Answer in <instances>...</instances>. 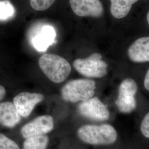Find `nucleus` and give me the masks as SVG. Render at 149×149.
I'll list each match as a JSON object with an SVG mask.
<instances>
[{
	"mask_svg": "<svg viewBox=\"0 0 149 149\" xmlns=\"http://www.w3.org/2000/svg\"><path fill=\"white\" fill-rule=\"evenodd\" d=\"M38 64L45 76L56 84L61 83L66 80L71 71L69 63L58 55L44 54L40 58Z\"/></svg>",
	"mask_w": 149,
	"mask_h": 149,
	"instance_id": "obj_2",
	"label": "nucleus"
},
{
	"mask_svg": "<svg viewBox=\"0 0 149 149\" xmlns=\"http://www.w3.org/2000/svg\"><path fill=\"white\" fill-rule=\"evenodd\" d=\"M146 22H147L148 25L149 27V10L147 13V15H146Z\"/></svg>",
	"mask_w": 149,
	"mask_h": 149,
	"instance_id": "obj_21",
	"label": "nucleus"
},
{
	"mask_svg": "<svg viewBox=\"0 0 149 149\" xmlns=\"http://www.w3.org/2000/svg\"><path fill=\"white\" fill-rule=\"evenodd\" d=\"M54 127L53 118L48 115H43L35 118L25 124L21 130L22 136L27 139L51 132Z\"/></svg>",
	"mask_w": 149,
	"mask_h": 149,
	"instance_id": "obj_8",
	"label": "nucleus"
},
{
	"mask_svg": "<svg viewBox=\"0 0 149 149\" xmlns=\"http://www.w3.org/2000/svg\"><path fill=\"white\" fill-rule=\"evenodd\" d=\"M21 120V116L17 112L13 103L5 102L0 103V125L12 128Z\"/></svg>",
	"mask_w": 149,
	"mask_h": 149,
	"instance_id": "obj_12",
	"label": "nucleus"
},
{
	"mask_svg": "<svg viewBox=\"0 0 149 149\" xmlns=\"http://www.w3.org/2000/svg\"><path fill=\"white\" fill-rule=\"evenodd\" d=\"M128 60L134 64L149 63V36L134 40L127 49Z\"/></svg>",
	"mask_w": 149,
	"mask_h": 149,
	"instance_id": "obj_9",
	"label": "nucleus"
},
{
	"mask_svg": "<svg viewBox=\"0 0 149 149\" xmlns=\"http://www.w3.org/2000/svg\"><path fill=\"white\" fill-rule=\"evenodd\" d=\"M49 139L45 135L35 136L26 139L23 149H47Z\"/></svg>",
	"mask_w": 149,
	"mask_h": 149,
	"instance_id": "obj_14",
	"label": "nucleus"
},
{
	"mask_svg": "<svg viewBox=\"0 0 149 149\" xmlns=\"http://www.w3.org/2000/svg\"><path fill=\"white\" fill-rule=\"evenodd\" d=\"M140 130L144 138L149 139V111L145 114L141 122Z\"/></svg>",
	"mask_w": 149,
	"mask_h": 149,
	"instance_id": "obj_18",
	"label": "nucleus"
},
{
	"mask_svg": "<svg viewBox=\"0 0 149 149\" xmlns=\"http://www.w3.org/2000/svg\"><path fill=\"white\" fill-rule=\"evenodd\" d=\"M77 134L82 141L92 145H112L118 137L116 128L109 124L84 125L78 129Z\"/></svg>",
	"mask_w": 149,
	"mask_h": 149,
	"instance_id": "obj_1",
	"label": "nucleus"
},
{
	"mask_svg": "<svg viewBox=\"0 0 149 149\" xmlns=\"http://www.w3.org/2000/svg\"><path fill=\"white\" fill-rule=\"evenodd\" d=\"M96 83L90 79H80L70 81L61 90L65 101L71 103L86 101L93 97L96 92Z\"/></svg>",
	"mask_w": 149,
	"mask_h": 149,
	"instance_id": "obj_3",
	"label": "nucleus"
},
{
	"mask_svg": "<svg viewBox=\"0 0 149 149\" xmlns=\"http://www.w3.org/2000/svg\"><path fill=\"white\" fill-rule=\"evenodd\" d=\"M32 8L36 11H43L48 10L53 5L55 0H29Z\"/></svg>",
	"mask_w": 149,
	"mask_h": 149,
	"instance_id": "obj_16",
	"label": "nucleus"
},
{
	"mask_svg": "<svg viewBox=\"0 0 149 149\" xmlns=\"http://www.w3.org/2000/svg\"><path fill=\"white\" fill-rule=\"evenodd\" d=\"M110 12L112 17L122 20L128 17L135 4L140 0H109Z\"/></svg>",
	"mask_w": 149,
	"mask_h": 149,
	"instance_id": "obj_13",
	"label": "nucleus"
},
{
	"mask_svg": "<svg viewBox=\"0 0 149 149\" xmlns=\"http://www.w3.org/2000/svg\"><path fill=\"white\" fill-rule=\"evenodd\" d=\"M138 91V84L133 78L127 77L122 81L118 87L117 97L115 101L116 106L119 112L130 114L136 109Z\"/></svg>",
	"mask_w": 149,
	"mask_h": 149,
	"instance_id": "obj_4",
	"label": "nucleus"
},
{
	"mask_svg": "<svg viewBox=\"0 0 149 149\" xmlns=\"http://www.w3.org/2000/svg\"><path fill=\"white\" fill-rule=\"evenodd\" d=\"M44 99L42 94L23 92L15 97L13 104L19 115L22 117L27 118L36 106L43 101Z\"/></svg>",
	"mask_w": 149,
	"mask_h": 149,
	"instance_id": "obj_10",
	"label": "nucleus"
},
{
	"mask_svg": "<svg viewBox=\"0 0 149 149\" xmlns=\"http://www.w3.org/2000/svg\"><path fill=\"white\" fill-rule=\"evenodd\" d=\"M73 12L81 17L100 18L104 9L100 0H69Z\"/></svg>",
	"mask_w": 149,
	"mask_h": 149,
	"instance_id": "obj_7",
	"label": "nucleus"
},
{
	"mask_svg": "<svg viewBox=\"0 0 149 149\" xmlns=\"http://www.w3.org/2000/svg\"><path fill=\"white\" fill-rule=\"evenodd\" d=\"M56 32L53 27L44 25L40 28L32 39L33 46L40 52H45L55 40Z\"/></svg>",
	"mask_w": 149,
	"mask_h": 149,
	"instance_id": "obj_11",
	"label": "nucleus"
},
{
	"mask_svg": "<svg viewBox=\"0 0 149 149\" xmlns=\"http://www.w3.org/2000/svg\"><path fill=\"white\" fill-rule=\"evenodd\" d=\"M15 14L14 7L8 1H0V21H7Z\"/></svg>",
	"mask_w": 149,
	"mask_h": 149,
	"instance_id": "obj_15",
	"label": "nucleus"
},
{
	"mask_svg": "<svg viewBox=\"0 0 149 149\" xmlns=\"http://www.w3.org/2000/svg\"><path fill=\"white\" fill-rule=\"evenodd\" d=\"M78 111L82 116L92 120L104 122L110 118V112L106 106L98 97L94 96L81 102Z\"/></svg>",
	"mask_w": 149,
	"mask_h": 149,
	"instance_id": "obj_6",
	"label": "nucleus"
},
{
	"mask_svg": "<svg viewBox=\"0 0 149 149\" xmlns=\"http://www.w3.org/2000/svg\"><path fill=\"white\" fill-rule=\"evenodd\" d=\"M6 91L5 88L3 86L0 85V101L4 98L6 95Z\"/></svg>",
	"mask_w": 149,
	"mask_h": 149,
	"instance_id": "obj_20",
	"label": "nucleus"
},
{
	"mask_svg": "<svg viewBox=\"0 0 149 149\" xmlns=\"http://www.w3.org/2000/svg\"><path fill=\"white\" fill-rule=\"evenodd\" d=\"M0 149H20L13 140L7 137L3 134H0Z\"/></svg>",
	"mask_w": 149,
	"mask_h": 149,
	"instance_id": "obj_17",
	"label": "nucleus"
},
{
	"mask_svg": "<svg viewBox=\"0 0 149 149\" xmlns=\"http://www.w3.org/2000/svg\"><path fill=\"white\" fill-rule=\"evenodd\" d=\"M73 65L80 74L88 79L102 78L108 74V65L102 59L101 54L97 53L84 59L75 60Z\"/></svg>",
	"mask_w": 149,
	"mask_h": 149,
	"instance_id": "obj_5",
	"label": "nucleus"
},
{
	"mask_svg": "<svg viewBox=\"0 0 149 149\" xmlns=\"http://www.w3.org/2000/svg\"><path fill=\"white\" fill-rule=\"evenodd\" d=\"M143 85L145 89L149 92V68L146 71L145 75L144 76Z\"/></svg>",
	"mask_w": 149,
	"mask_h": 149,
	"instance_id": "obj_19",
	"label": "nucleus"
}]
</instances>
